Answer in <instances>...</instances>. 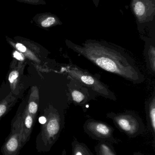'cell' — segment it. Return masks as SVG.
<instances>
[{
  "label": "cell",
  "mask_w": 155,
  "mask_h": 155,
  "mask_svg": "<svg viewBox=\"0 0 155 155\" xmlns=\"http://www.w3.org/2000/svg\"><path fill=\"white\" fill-rule=\"evenodd\" d=\"M68 48L104 71L118 75L135 84L145 78L134 59L124 48L103 41L87 40L82 45L66 40Z\"/></svg>",
  "instance_id": "cell-1"
},
{
  "label": "cell",
  "mask_w": 155,
  "mask_h": 155,
  "mask_svg": "<svg viewBox=\"0 0 155 155\" xmlns=\"http://www.w3.org/2000/svg\"><path fill=\"white\" fill-rule=\"evenodd\" d=\"M64 126V118L63 116L57 113L50 114L36 136L35 148L37 152H50L60 137Z\"/></svg>",
  "instance_id": "cell-2"
},
{
  "label": "cell",
  "mask_w": 155,
  "mask_h": 155,
  "mask_svg": "<svg viewBox=\"0 0 155 155\" xmlns=\"http://www.w3.org/2000/svg\"><path fill=\"white\" fill-rule=\"evenodd\" d=\"M66 72L70 78L92 89L97 95L106 99L116 101V97L109 87L102 82L99 78L76 65L70 64L66 67Z\"/></svg>",
  "instance_id": "cell-3"
},
{
  "label": "cell",
  "mask_w": 155,
  "mask_h": 155,
  "mask_svg": "<svg viewBox=\"0 0 155 155\" xmlns=\"http://www.w3.org/2000/svg\"><path fill=\"white\" fill-rule=\"evenodd\" d=\"M106 117L113 121L121 132L130 138H135L145 132V126L142 118L133 111L111 112L106 114Z\"/></svg>",
  "instance_id": "cell-4"
},
{
  "label": "cell",
  "mask_w": 155,
  "mask_h": 155,
  "mask_svg": "<svg viewBox=\"0 0 155 155\" xmlns=\"http://www.w3.org/2000/svg\"><path fill=\"white\" fill-rule=\"evenodd\" d=\"M85 133L92 139L99 142L118 144L120 140L114 137V128L106 123L93 119L86 121L83 126Z\"/></svg>",
  "instance_id": "cell-5"
},
{
  "label": "cell",
  "mask_w": 155,
  "mask_h": 155,
  "mask_svg": "<svg viewBox=\"0 0 155 155\" xmlns=\"http://www.w3.org/2000/svg\"><path fill=\"white\" fill-rule=\"evenodd\" d=\"M68 89L72 103L82 107H86L87 103L91 100H95L97 95L92 89L71 78Z\"/></svg>",
  "instance_id": "cell-6"
},
{
  "label": "cell",
  "mask_w": 155,
  "mask_h": 155,
  "mask_svg": "<svg viewBox=\"0 0 155 155\" xmlns=\"http://www.w3.org/2000/svg\"><path fill=\"white\" fill-rule=\"evenodd\" d=\"M23 147L20 119H18L12 124L11 133L1 148L2 155H19Z\"/></svg>",
  "instance_id": "cell-7"
},
{
  "label": "cell",
  "mask_w": 155,
  "mask_h": 155,
  "mask_svg": "<svg viewBox=\"0 0 155 155\" xmlns=\"http://www.w3.org/2000/svg\"><path fill=\"white\" fill-rule=\"evenodd\" d=\"M154 0H133L132 7L138 21L141 23L151 19L155 10Z\"/></svg>",
  "instance_id": "cell-8"
},
{
  "label": "cell",
  "mask_w": 155,
  "mask_h": 155,
  "mask_svg": "<svg viewBox=\"0 0 155 155\" xmlns=\"http://www.w3.org/2000/svg\"><path fill=\"white\" fill-rule=\"evenodd\" d=\"M144 41V55L145 58L147 66L149 71L155 73V41L154 39L142 37Z\"/></svg>",
  "instance_id": "cell-9"
},
{
  "label": "cell",
  "mask_w": 155,
  "mask_h": 155,
  "mask_svg": "<svg viewBox=\"0 0 155 155\" xmlns=\"http://www.w3.org/2000/svg\"><path fill=\"white\" fill-rule=\"evenodd\" d=\"M145 109L146 114L147 127L153 135L155 142V92L146 101Z\"/></svg>",
  "instance_id": "cell-10"
},
{
  "label": "cell",
  "mask_w": 155,
  "mask_h": 155,
  "mask_svg": "<svg viewBox=\"0 0 155 155\" xmlns=\"http://www.w3.org/2000/svg\"><path fill=\"white\" fill-rule=\"evenodd\" d=\"M37 25L43 28H48L58 25L62 22L58 17L50 13L38 14L33 18Z\"/></svg>",
  "instance_id": "cell-11"
},
{
  "label": "cell",
  "mask_w": 155,
  "mask_h": 155,
  "mask_svg": "<svg viewBox=\"0 0 155 155\" xmlns=\"http://www.w3.org/2000/svg\"><path fill=\"white\" fill-rule=\"evenodd\" d=\"M72 155H95L84 143L74 138L72 144Z\"/></svg>",
  "instance_id": "cell-12"
},
{
  "label": "cell",
  "mask_w": 155,
  "mask_h": 155,
  "mask_svg": "<svg viewBox=\"0 0 155 155\" xmlns=\"http://www.w3.org/2000/svg\"><path fill=\"white\" fill-rule=\"evenodd\" d=\"M113 144L108 142H99L95 147L97 155H117Z\"/></svg>",
  "instance_id": "cell-13"
},
{
  "label": "cell",
  "mask_w": 155,
  "mask_h": 155,
  "mask_svg": "<svg viewBox=\"0 0 155 155\" xmlns=\"http://www.w3.org/2000/svg\"><path fill=\"white\" fill-rule=\"evenodd\" d=\"M20 2L30 4L32 5H45L46 4L44 0H16Z\"/></svg>",
  "instance_id": "cell-14"
},
{
  "label": "cell",
  "mask_w": 155,
  "mask_h": 155,
  "mask_svg": "<svg viewBox=\"0 0 155 155\" xmlns=\"http://www.w3.org/2000/svg\"><path fill=\"white\" fill-rule=\"evenodd\" d=\"M38 109L37 104L34 102H32L29 104L28 106V111L31 114L34 115L36 114Z\"/></svg>",
  "instance_id": "cell-15"
},
{
  "label": "cell",
  "mask_w": 155,
  "mask_h": 155,
  "mask_svg": "<svg viewBox=\"0 0 155 155\" xmlns=\"http://www.w3.org/2000/svg\"><path fill=\"white\" fill-rule=\"evenodd\" d=\"M19 76V73L16 71H13L10 74L9 76V81L11 84L13 83L15 80L18 78Z\"/></svg>",
  "instance_id": "cell-16"
},
{
  "label": "cell",
  "mask_w": 155,
  "mask_h": 155,
  "mask_svg": "<svg viewBox=\"0 0 155 155\" xmlns=\"http://www.w3.org/2000/svg\"><path fill=\"white\" fill-rule=\"evenodd\" d=\"M16 49L22 53L25 52L26 51V48L21 43H17L15 44Z\"/></svg>",
  "instance_id": "cell-17"
},
{
  "label": "cell",
  "mask_w": 155,
  "mask_h": 155,
  "mask_svg": "<svg viewBox=\"0 0 155 155\" xmlns=\"http://www.w3.org/2000/svg\"><path fill=\"white\" fill-rule=\"evenodd\" d=\"M14 57L17 59V60H19V61H22L24 60V58L23 57L22 55L20 53L18 52L17 51L14 52L13 54Z\"/></svg>",
  "instance_id": "cell-18"
},
{
  "label": "cell",
  "mask_w": 155,
  "mask_h": 155,
  "mask_svg": "<svg viewBox=\"0 0 155 155\" xmlns=\"http://www.w3.org/2000/svg\"><path fill=\"white\" fill-rule=\"evenodd\" d=\"M39 122L42 124H43L46 122V118L45 117H41L39 119Z\"/></svg>",
  "instance_id": "cell-19"
},
{
  "label": "cell",
  "mask_w": 155,
  "mask_h": 155,
  "mask_svg": "<svg viewBox=\"0 0 155 155\" xmlns=\"http://www.w3.org/2000/svg\"><path fill=\"white\" fill-rule=\"evenodd\" d=\"M99 1H100V0H93L94 4L95 5L96 7L98 6V4H99Z\"/></svg>",
  "instance_id": "cell-20"
},
{
  "label": "cell",
  "mask_w": 155,
  "mask_h": 155,
  "mask_svg": "<svg viewBox=\"0 0 155 155\" xmlns=\"http://www.w3.org/2000/svg\"><path fill=\"white\" fill-rule=\"evenodd\" d=\"M133 155H146L143 154V153H141V152H135L133 153Z\"/></svg>",
  "instance_id": "cell-21"
},
{
  "label": "cell",
  "mask_w": 155,
  "mask_h": 155,
  "mask_svg": "<svg viewBox=\"0 0 155 155\" xmlns=\"http://www.w3.org/2000/svg\"><path fill=\"white\" fill-rule=\"evenodd\" d=\"M66 150L65 149H64L63 151H62V153H61V155H66Z\"/></svg>",
  "instance_id": "cell-22"
}]
</instances>
